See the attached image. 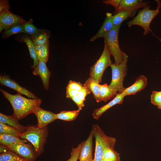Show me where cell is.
<instances>
[{
	"instance_id": "1",
	"label": "cell",
	"mask_w": 161,
	"mask_h": 161,
	"mask_svg": "<svg viewBox=\"0 0 161 161\" xmlns=\"http://www.w3.org/2000/svg\"><path fill=\"white\" fill-rule=\"evenodd\" d=\"M4 97L11 104L13 111L12 115L18 120H21L28 114L33 113L42 103L41 100L39 98L28 99L18 93L15 95L10 94L0 89Z\"/></svg>"
},
{
	"instance_id": "2",
	"label": "cell",
	"mask_w": 161,
	"mask_h": 161,
	"mask_svg": "<svg viewBox=\"0 0 161 161\" xmlns=\"http://www.w3.org/2000/svg\"><path fill=\"white\" fill-rule=\"evenodd\" d=\"M157 6L156 9H150L151 6L148 5L138 11L137 15L131 20L128 22L127 24L129 27L134 25L141 27L144 30L143 34L146 35L150 32L153 35L158 38L161 41V39L157 37L153 33L150 27V24L153 18L159 14L161 7L160 0H155Z\"/></svg>"
},
{
	"instance_id": "3",
	"label": "cell",
	"mask_w": 161,
	"mask_h": 161,
	"mask_svg": "<svg viewBox=\"0 0 161 161\" xmlns=\"http://www.w3.org/2000/svg\"><path fill=\"white\" fill-rule=\"evenodd\" d=\"M48 134L47 127L40 128L37 125L29 126L25 132L21 133L20 138L26 139L31 143L38 156L44 151Z\"/></svg>"
},
{
	"instance_id": "4",
	"label": "cell",
	"mask_w": 161,
	"mask_h": 161,
	"mask_svg": "<svg viewBox=\"0 0 161 161\" xmlns=\"http://www.w3.org/2000/svg\"><path fill=\"white\" fill-rule=\"evenodd\" d=\"M92 130L95 141L94 161H102L105 150L114 148L116 140L114 138L107 136L97 124L93 125Z\"/></svg>"
},
{
	"instance_id": "5",
	"label": "cell",
	"mask_w": 161,
	"mask_h": 161,
	"mask_svg": "<svg viewBox=\"0 0 161 161\" xmlns=\"http://www.w3.org/2000/svg\"><path fill=\"white\" fill-rule=\"evenodd\" d=\"M120 25L114 26L103 38L104 42L114 58V64L116 65H118L122 62L125 53L120 49L118 41V33Z\"/></svg>"
},
{
	"instance_id": "6",
	"label": "cell",
	"mask_w": 161,
	"mask_h": 161,
	"mask_svg": "<svg viewBox=\"0 0 161 161\" xmlns=\"http://www.w3.org/2000/svg\"><path fill=\"white\" fill-rule=\"evenodd\" d=\"M111 55L106 44L99 58L90 69V77L99 83H101L103 73L106 69L112 64Z\"/></svg>"
},
{
	"instance_id": "7",
	"label": "cell",
	"mask_w": 161,
	"mask_h": 161,
	"mask_svg": "<svg viewBox=\"0 0 161 161\" xmlns=\"http://www.w3.org/2000/svg\"><path fill=\"white\" fill-rule=\"evenodd\" d=\"M128 57L127 55L125 53L123 60L120 64L116 65L112 64L110 66L112 69V78L109 86L116 90L119 93H122L125 89L123 86V81L127 75Z\"/></svg>"
},
{
	"instance_id": "8",
	"label": "cell",
	"mask_w": 161,
	"mask_h": 161,
	"mask_svg": "<svg viewBox=\"0 0 161 161\" xmlns=\"http://www.w3.org/2000/svg\"><path fill=\"white\" fill-rule=\"evenodd\" d=\"M12 151L30 161H34L37 157L34 148L26 143H19L7 146Z\"/></svg>"
},
{
	"instance_id": "9",
	"label": "cell",
	"mask_w": 161,
	"mask_h": 161,
	"mask_svg": "<svg viewBox=\"0 0 161 161\" xmlns=\"http://www.w3.org/2000/svg\"><path fill=\"white\" fill-rule=\"evenodd\" d=\"M25 21L22 18L13 14L8 10L0 12V25L5 30L15 25L22 24Z\"/></svg>"
},
{
	"instance_id": "10",
	"label": "cell",
	"mask_w": 161,
	"mask_h": 161,
	"mask_svg": "<svg viewBox=\"0 0 161 161\" xmlns=\"http://www.w3.org/2000/svg\"><path fill=\"white\" fill-rule=\"evenodd\" d=\"M0 83L1 85L16 90L18 93L26 95L28 98L34 99L38 98L32 93L21 86L15 80L10 79L9 75H1Z\"/></svg>"
},
{
	"instance_id": "11",
	"label": "cell",
	"mask_w": 161,
	"mask_h": 161,
	"mask_svg": "<svg viewBox=\"0 0 161 161\" xmlns=\"http://www.w3.org/2000/svg\"><path fill=\"white\" fill-rule=\"evenodd\" d=\"M38 121L37 126L39 128H43L56 120V114L46 110L40 106L36 109L34 112Z\"/></svg>"
},
{
	"instance_id": "12",
	"label": "cell",
	"mask_w": 161,
	"mask_h": 161,
	"mask_svg": "<svg viewBox=\"0 0 161 161\" xmlns=\"http://www.w3.org/2000/svg\"><path fill=\"white\" fill-rule=\"evenodd\" d=\"M93 135L92 129L88 138L83 141L79 157V161H94L92 154Z\"/></svg>"
},
{
	"instance_id": "13",
	"label": "cell",
	"mask_w": 161,
	"mask_h": 161,
	"mask_svg": "<svg viewBox=\"0 0 161 161\" xmlns=\"http://www.w3.org/2000/svg\"><path fill=\"white\" fill-rule=\"evenodd\" d=\"M148 1L142 0H120L117 9L114 12L116 14L120 11L138 10L148 5Z\"/></svg>"
},
{
	"instance_id": "14",
	"label": "cell",
	"mask_w": 161,
	"mask_h": 161,
	"mask_svg": "<svg viewBox=\"0 0 161 161\" xmlns=\"http://www.w3.org/2000/svg\"><path fill=\"white\" fill-rule=\"evenodd\" d=\"M33 69V74L34 75H38L40 77L45 90H48L49 86V79L51 73L47 66L46 63L39 61L38 65Z\"/></svg>"
},
{
	"instance_id": "15",
	"label": "cell",
	"mask_w": 161,
	"mask_h": 161,
	"mask_svg": "<svg viewBox=\"0 0 161 161\" xmlns=\"http://www.w3.org/2000/svg\"><path fill=\"white\" fill-rule=\"evenodd\" d=\"M147 79L143 75H139L136 79L134 83L130 86L125 88L122 92L125 96L134 95L143 89L147 84Z\"/></svg>"
},
{
	"instance_id": "16",
	"label": "cell",
	"mask_w": 161,
	"mask_h": 161,
	"mask_svg": "<svg viewBox=\"0 0 161 161\" xmlns=\"http://www.w3.org/2000/svg\"><path fill=\"white\" fill-rule=\"evenodd\" d=\"M106 17L102 26L97 33L91 38V41L92 42L99 38H103L104 35L109 32L114 26L112 21V14L107 12L106 13Z\"/></svg>"
},
{
	"instance_id": "17",
	"label": "cell",
	"mask_w": 161,
	"mask_h": 161,
	"mask_svg": "<svg viewBox=\"0 0 161 161\" xmlns=\"http://www.w3.org/2000/svg\"><path fill=\"white\" fill-rule=\"evenodd\" d=\"M125 96L123 93H118L115 97L107 104L95 109L92 114V117L98 120L103 114L109 109L117 104H121Z\"/></svg>"
},
{
	"instance_id": "18",
	"label": "cell",
	"mask_w": 161,
	"mask_h": 161,
	"mask_svg": "<svg viewBox=\"0 0 161 161\" xmlns=\"http://www.w3.org/2000/svg\"><path fill=\"white\" fill-rule=\"evenodd\" d=\"M18 120L12 115H7L0 113V122L12 127L22 133L27 130V126L21 125L19 122Z\"/></svg>"
},
{
	"instance_id": "19",
	"label": "cell",
	"mask_w": 161,
	"mask_h": 161,
	"mask_svg": "<svg viewBox=\"0 0 161 161\" xmlns=\"http://www.w3.org/2000/svg\"><path fill=\"white\" fill-rule=\"evenodd\" d=\"M117 92L116 90L111 88L106 83L100 85L99 92L100 102H106L116 96L117 94Z\"/></svg>"
},
{
	"instance_id": "20",
	"label": "cell",
	"mask_w": 161,
	"mask_h": 161,
	"mask_svg": "<svg viewBox=\"0 0 161 161\" xmlns=\"http://www.w3.org/2000/svg\"><path fill=\"white\" fill-rule=\"evenodd\" d=\"M137 10H125L117 13L112 16V21L114 26L121 25L125 20L133 16Z\"/></svg>"
},
{
	"instance_id": "21",
	"label": "cell",
	"mask_w": 161,
	"mask_h": 161,
	"mask_svg": "<svg viewBox=\"0 0 161 161\" xmlns=\"http://www.w3.org/2000/svg\"><path fill=\"white\" fill-rule=\"evenodd\" d=\"M49 35L46 30L40 29L38 33L30 38L35 45L40 46L49 43Z\"/></svg>"
},
{
	"instance_id": "22",
	"label": "cell",
	"mask_w": 161,
	"mask_h": 161,
	"mask_svg": "<svg viewBox=\"0 0 161 161\" xmlns=\"http://www.w3.org/2000/svg\"><path fill=\"white\" fill-rule=\"evenodd\" d=\"M27 46L31 57L33 60V69L38 64L39 61L37 58L35 49V45L30 37L27 35L23 36L21 39Z\"/></svg>"
},
{
	"instance_id": "23",
	"label": "cell",
	"mask_w": 161,
	"mask_h": 161,
	"mask_svg": "<svg viewBox=\"0 0 161 161\" xmlns=\"http://www.w3.org/2000/svg\"><path fill=\"white\" fill-rule=\"evenodd\" d=\"M83 85L88 88L92 93L94 98L96 102H100L99 97V92L100 84L92 79L90 77L85 81Z\"/></svg>"
},
{
	"instance_id": "24",
	"label": "cell",
	"mask_w": 161,
	"mask_h": 161,
	"mask_svg": "<svg viewBox=\"0 0 161 161\" xmlns=\"http://www.w3.org/2000/svg\"><path fill=\"white\" fill-rule=\"evenodd\" d=\"M27 140L11 135L0 134L1 144L8 146L12 144L19 143H26Z\"/></svg>"
},
{
	"instance_id": "25",
	"label": "cell",
	"mask_w": 161,
	"mask_h": 161,
	"mask_svg": "<svg viewBox=\"0 0 161 161\" xmlns=\"http://www.w3.org/2000/svg\"><path fill=\"white\" fill-rule=\"evenodd\" d=\"M49 43L44 45H35V49L37 58L39 61L46 63L48 59Z\"/></svg>"
},
{
	"instance_id": "26",
	"label": "cell",
	"mask_w": 161,
	"mask_h": 161,
	"mask_svg": "<svg viewBox=\"0 0 161 161\" xmlns=\"http://www.w3.org/2000/svg\"><path fill=\"white\" fill-rule=\"evenodd\" d=\"M79 110L73 111H63L56 114V119L66 121L75 120L79 114Z\"/></svg>"
},
{
	"instance_id": "27",
	"label": "cell",
	"mask_w": 161,
	"mask_h": 161,
	"mask_svg": "<svg viewBox=\"0 0 161 161\" xmlns=\"http://www.w3.org/2000/svg\"><path fill=\"white\" fill-rule=\"evenodd\" d=\"M0 161H30L15 153L9 151L1 154Z\"/></svg>"
},
{
	"instance_id": "28",
	"label": "cell",
	"mask_w": 161,
	"mask_h": 161,
	"mask_svg": "<svg viewBox=\"0 0 161 161\" xmlns=\"http://www.w3.org/2000/svg\"><path fill=\"white\" fill-rule=\"evenodd\" d=\"M0 134L11 135L20 138L21 133L14 128L0 122Z\"/></svg>"
},
{
	"instance_id": "29",
	"label": "cell",
	"mask_w": 161,
	"mask_h": 161,
	"mask_svg": "<svg viewBox=\"0 0 161 161\" xmlns=\"http://www.w3.org/2000/svg\"><path fill=\"white\" fill-rule=\"evenodd\" d=\"M32 22V20L30 19L27 21H25L22 24L24 32L30 35L31 36L36 34L40 30L35 27Z\"/></svg>"
},
{
	"instance_id": "30",
	"label": "cell",
	"mask_w": 161,
	"mask_h": 161,
	"mask_svg": "<svg viewBox=\"0 0 161 161\" xmlns=\"http://www.w3.org/2000/svg\"><path fill=\"white\" fill-rule=\"evenodd\" d=\"M103 159L111 161H120L119 154L114 150V148H106L104 152Z\"/></svg>"
},
{
	"instance_id": "31",
	"label": "cell",
	"mask_w": 161,
	"mask_h": 161,
	"mask_svg": "<svg viewBox=\"0 0 161 161\" xmlns=\"http://www.w3.org/2000/svg\"><path fill=\"white\" fill-rule=\"evenodd\" d=\"M24 32L22 24H18L13 26L5 30L3 35V38H6L12 35Z\"/></svg>"
},
{
	"instance_id": "32",
	"label": "cell",
	"mask_w": 161,
	"mask_h": 161,
	"mask_svg": "<svg viewBox=\"0 0 161 161\" xmlns=\"http://www.w3.org/2000/svg\"><path fill=\"white\" fill-rule=\"evenodd\" d=\"M83 143L82 142L76 147L72 148L71 156L70 158L66 161H77L79 158L80 151Z\"/></svg>"
},
{
	"instance_id": "33",
	"label": "cell",
	"mask_w": 161,
	"mask_h": 161,
	"mask_svg": "<svg viewBox=\"0 0 161 161\" xmlns=\"http://www.w3.org/2000/svg\"><path fill=\"white\" fill-rule=\"evenodd\" d=\"M151 103L154 105L158 106L161 103V91H153L151 95Z\"/></svg>"
},
{
	"instance_id": "34",
	"label": "cell",
	"mask_w": 161,
	"mask_h": 161,
	"mask_svg": "<svg viewBox=\"0 0 161 161\" xmlns=\"http://www.w3.org/2000/svg\"><path fill=\"white\" fill-rule=\"evenodd\" d=\"M91 92L88 88L83 85L82 88L79 91L77 95L81 100L84 102L86 100V97L90 94Z\"/></svg>"
},
{
	"instance_id": "35",
	"label": "cell",
	"mask_w": 161,
	"mask_h": 161,
	"mask_svg": "<svg viewBox=\"0 0 161 161\" xmlns=\"http://www.w3.org/2000/svg\"><path fill=\"white\" fill-rule=\"evenodd\" d=\"M83 86L80 82L70 80L68 83L66 88L79 91L82 88Z\"/></svg>"
},
{
	"instance_id": "36",
	"label": "cell",
	"mask_w": 161,
	"mask_h": 161,
	"mask_svg": "<svg viewBox=\"0 0 161 161\" xmlns=\"http://www.w3.org/2000/svg\"><path fill=\"white\" fill-rule=\"evenodd\" d=\"M70 99L76 104L79 110H81L84 106V102L81 100L77 95L72 97Z\"/></svg>"
},
{
	"instance_id": "37",
	"label": "cell",
	"mask_w": 161,
	"mask_h": 161,
	"mask_svg": "<svg viewBox=\"0 0 161 161\" xmlns=\"http://www.w3.org/2000/svg\"><path fill=\"white\" fill-rule=\"evenodd\" d=\"M79 91L66 88V97L68 98H70L72 97L77 95Z\"/></svg>"
},
{
	"instance_id": "38",
	"label": "cell",
	"mask_w": 161,
	"mask_h": 161,
	"mask_svg": "<svg viewBox=\"0 0 161 161\" xmlns=\"http://www.w3.org/2000/svg\"><path fill=\"white\" fill-rule=\"evenodd\" d=\"M10 5L9 2L7 0H0V12L4 10H9Z\"/></svg>"
},
{
	"instance_id": "39",
	"label": "cell",
	"mask_w": 161,
	"mask_h": 161,
	"mask_svg": "<svg viewBox=\"0 0 161 161\" xmlns=\"http://www.w3.org/2000/svg\"><path fill=\"white\" fill-rule=\"evenodd\" d=\"M9 150H10L8 146L1 144L0 145V152L1 154Z\"/></svg>"
},
{
	"instance_id": "40",
	"label": "cell",
	"mask_w": 161,
	"mask_h": 161,
	"mask_svg": "<svg viewBox=\"0 0 161 161\" xmlns=\"http://www.w3.org/2000/svg\"><path fill=\"white\" fill-rule=\"evenodd\" d=\"M4 30V27L1 25H0V32H1L2 31Z\"/></svg>"
},
{
	"instance_id": "41",
	"label": "cell",
	"mask_w": 161,
	"mask_h": 161,
	"mask_svg": "<svg viewBox=\"0 0 161 161\" xmlns=\"http://www.w3.org/2000/svg\"><path fill=\"white\" fill-rule=\"evenodd\" d=\"M157 106L159 109H161V103Z\"/></svg>"
},
{
	"instance_id": "42",
	"label": "cell",
	"mask_w": 161,
	"mask_h": 161,
	"mask_svg": "<svg viewBox=\"0 0 161 161\" xmlns=\"http://www.w3.org/2000/svg\"><path fill=\"white\" fill-rule=\"evenodd\" d=\"M102 161H111L109 160L103 159Z\"/></svg>"
}]
</instances>
